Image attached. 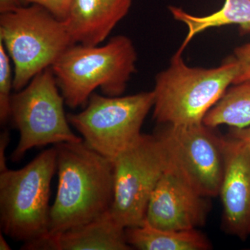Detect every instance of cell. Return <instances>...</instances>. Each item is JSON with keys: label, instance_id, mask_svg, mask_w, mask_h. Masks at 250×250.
Masks as SVG:
<instances>
[{"label": "cell", "instance_id": "obj_1", "mask_svg": "<svg viewBox=\"0 0 250 250\" xmlns=\"http://www.w3.org/2000/svg\"><path fill=\"white\" fill-rule=\"evenodd\" d=\"M58 187L47 236H56L111 209L114 197L113 161L83 141L55 145Z\"/></svg>", "mask_w": 250, "mask_h": 250}, {"label": "cell", "instance_id": "obj_2", "mask_svg": "<svg viewBox=\"0 0 250 250\" xmlns=\"http://www.w3.org/2000/svg\"><path fill=\"white\" fill-rule=\"evenodd\" d=\"M136 61L132 41L118 35L103 46H70L51 68L65 103L75 108L86 105L98 88L107 96H121L136 72Z\"/></svg>", "mask_w": 250, "mask_h": 250}, {"label": "cell", "instance_id": "obj_3", "mask_svg": "<svg viewBox=\"0 0 250 250\" xmlns=\"http://www.w3.org/2000/svg\"><path fill=\"white\" fill-rule=\"evenodd\" d=\"M238 72L234 57L212 68L190 67L177 52L170 65L156 75L154 119L160 125L203 123L208 112L233 84Z\"/></svg>", "mask_w": 250, "mask_h": 250}, {"label": "cell", "instance_id": "obj_4", "mask_svg": "<svg viewBox=\"0 0 250 250\" xmlns=\"http://www.w3.org/2000/svg\"><path fill=\"white\" fill-rule=\"evenodd\" d=\"M57 156L54 146L22 168L0 172V225L12 239L27 243L48 235Z\"/></svg>", "mask_w": 250, "mask_h": 250}, {"label": "cell", "instance_id": "obj_5", "mask_svg": "<svg viewBox=\"0 0 250 250\" xmlns=\"http://www.w3.org/2000/svg\"><path fill=\"white\" fill-rule=\"evenodd\" d=\"M0 41L14 64L16 91L75 45L63 21L37 4L1 14Z\"/></svg>", "mask_w": 250, "mask_h": 250}, {"label": "cell", "instance_id": "obj_6", "mask_svg": "<svg viewBox=\"0 0 250 250\" xmlns=\"http://www.w3.org/2000/svg\"><path fill=\"white\" fill-rule=\"evenodd\" d=\"M51 67L36 75L24 88L11 96L10 119L20 133L11 160L19 161L34 147L79 143L64 110V100Z\"/></svg>", "mask_w": 250, "mask_h": 250}, {"label": "cell", "instance_id": "obj_7", "mask_svg": "<svg viewBox=\"0 0 250 250\" xmlns=\"http://www.w3.org/2000/svg\"><path fill=\"white\" fill-rule=\"evenodd\" d=\"M154 102L152 90L124 97L93 93L84 109L67 120L88 147L113 161L142 134Z\"/></svg>", "mask_w": 250, "mask_h": 250}, {"label": "cell", "instance_id": "obj_8", "mask_svg": "<svg viewBox=\"0 0 250 250\" xmlns=\"http://www.w3.org/2000/svg\"><path fill=\"white\" fill-rule=\"evenodd\" d=\"M113 164L112 213L126 229L141 226L152 192L167 166L162 144L154 134H141Z\"/></svg>", "mask_w": 250, "mask_h": 250}, {"label": "cell", "instance_id": "obj_9", "mask_svg": "<svg viewBox=\"0 0 250 250\" xmlns=\"http://www.w3.org/2000/svg\"><path fill=\"white\" fill-rule=\"evenodd\" d=\"M154 135L160 141L167 164L200 195L219 196L225 172L226 138L204 123L161 125Z\"/></svg>", "mask_w": 250, "mask_h": 250}, {"label": "cell", "instance_id": "obj_10", "mask_svg": "<svg viewBox=\"0 0 250 250\" xmlns=\"http://www.w3.org/2000/svg\"><path fill=\"white\" fill-rule=\"evenodd\" d=\"M207 199L167 164L149 200L146 222L163 229L200 228L209 210Z\"/></svg>", "mask_w": 250, "mask_h": 250}, {"label": "cell", "instance_id": "obj_11", "mask_svg": "<svg viewBox=\"0 0 250 250\" xmlns=\"http://www.w3.org/2000/svg\"><path fill=\"white\" fill-rule=\"evenodd\" d=\"M219 196L227 232L247 239L250 236V149L230 136L225 139V172Z\"/></svg>", "mask_w": 250, "mask_h": 250}, {"label": "cell", "instance_id": "obj_12", "mask_svg": "<svg viewBox=\"0 0 250 250\" xmlns=\"http://www.w3.org/2000/svg\"><path fill=\"white\" fill-rule=\"evenodd\" d=\"M24 250H129L126 228L111 209L84 225L56 236H45L25 243Z\"/></svg>", "mask_w": 250, "mask_h": 250}, {"label": "cell", "instance_id": "obj_13", "mask_svg": "<svg viewBox=\"0 0 250 250\" xmlns=\"http://www.w3.org/2000/svg\"><path fill=\"white\" fill-rule=\"evenodd\" d=\"M131 4L132 0H72L63 21L72 42L100 45L128 14Z\"/></svg>", "mask_w": 250, "mask_h": 250}, {"label": "cell", "instance_id": "obj_14", "mask_svg": "<svg viewBox=\"0 0 250 250\" xmlns=\"http://www.w3.org/2000/svg\"><path fill=\"white\" fill-rule=\"evenodd\" d=\"M174 19L188 28L187 35L177 51L183 53L189 42L197 34L211 28L227 25L239 26L242 34L250 32V0H225L221 9L205 16H194L182 8L169 7Z\"/></svg>", "mask_w": 250, "mask_h": 250}, {"label": "cell", "instance_id": "obj_15", "mask_svg": "<svg viewBox=\"0 0 250 250\" xmlns=\"http://www.w3.org/2000/svg\"><path fill=\"white\" fill-rule=\"evenodd\" d=\"M126 236L129 246L140 250H207L212 248L209 240L197 229H163L146 222L141 226L126 228Z\"/></svg>", "mask_w": 250, "mask_h": 250}, {"label": "cell", "instance_id": "obj_16", "mask_svg": "<svg viewBox=\"0 0 250 250\" xmlns=\"http://www.w3.org/2000/svg\"><path fill=\"white\" fill-rule=\"evenodd\" d=\"M203 123L212 128L221 125L237 129L250 126V83L229 88L208 112Z\"/></svg>", "mask_w": 250, "mask_h": 250}, {"label": "cell", "instance_id": "obj_17", "mask_svg": "<svg viewBox=\"0 0 250 250\" xmlns=\"http://www.w3.org/2000/svg\"><path fill=\"white\" fill-rule=\"evenodd\" d=\"M11 59L0 41V121L4 124L11 114V88H14V74Z\"/></svg>", "mask_w": 250, "mask_h": 250}, {"label": "cell", "instance_id": "obj_18", "mask_svg": "<svg viewBox=\"0 0 250 250\" xmlns=\"http://www.w3.org/2000/svg\"><path fill=\"white\" fill-rule=\"evenodd\" d=\"M233 57L238 64V72L233 84L250 83V42L236 47Z\"/></svg>", "mask_w": 250, "mask_h": 250}, {"label": "cell", "instance_id": "obj_19", "mask_svg": "<svg viewBox=\"0 0 250 250\" xmlns=\"http://www.w3.org/2000/svg\"><path fill=\"white\" fill-rule=\"evenodd\" d=\"M26 4H37L50 12L60 21L66 19L72 0H23Z\"/></svg>", "mask_w": 250, "mask_h": 250}, {"label": "cell", "instance_id": "obj_20", "mask_svg": "<svg viewBox=\"0 0 250 250\" xmlns=\"http://www.w3.org/2000/svg\"><path fill=\"white\" fill-rule=\"evenodd\" d=\"M10 135L7 130H4L0 136V172L7 170L6 166V147L9 146Z\"/></svg>", "mask_w": 250, "mask_h": 250}, {"label": "cell", "instance_id": "obj_21", "mask_svg": "<svg viewBox=\"0 0 250 250\" xmlns=\"http://www.w3.org/2000/svg\"><path fill=\"white\" fill-rule=\"evenodd\" d=\"M229 136L238 140L250 149V126L244 128H231Z\"/></svg>", "mask_w": 250, "mask_h": 250}, {"label": "cell", "instance_id": "obj_22", "mask_svg": "<svg viewBox=\"0 0 250 250\" xmlns=\"http://www.w3.org/2000/svg\"><path fill=\"white\" fill-rule=\"evenodd\" d=\"M23 0H0V13L11 12L23 6Z\"/></svg>", "mask_w": 250, "mask_h": 250}, {"label": "cell", "instance_id": "obj_23", "mask_svg": "<svg viewBox=\"0 0 250 250\" xmlns=\"http://www.w3.org/2000/svg\"><path fill=\"white\" fill-rule=\"evenodd\" d=\"M0 250H11V247L8 244L7 241L5 239L2 234L0 235Z\"/></svg>", "mask_w": 250, "mask_h": 250}]
</instances>
